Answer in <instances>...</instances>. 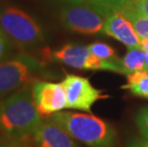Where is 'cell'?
Listing matches in <instances>:
<instances>
[{"label": "cell", "instance_id": "obj_21", "mask_svg": "<svg viewBox=\"0 0 148 147\" xmlns=\"http://www.w3.org/2000/svg\"><path fill=\"white\" fill-rule=\"evenodd\" d=\"M140 46H141V49L143 50L148 57V39L140 38Z\"/></svg>", "mask_w": 148, "mask_h": 147}, {"label": "cell", "instance_id": "obj_8", "mask_svg": "<svg viewBox=\"0 0 148 147\" xmlns=\"http://www.w3.org/2000/svg\"><path fill=\"white\" fill-rule=\"evenodd\" d=\"M32 94L42 118L51 117L66 108V93L61 83L36 80L32 83Z\"/></svg>", "mask_w": 148, "mask_h": 147}, {"label": "cell", "instance_id": "obj_5", "mask_svg": "<svg viewBox=\"0 0 148 147\" xmlns=\"http://www.w3.org/2000/svg\"><path fill=\"white\" fill-rule=\"evenodd\" d=\"M56 61L79 70H104L125 75L121 59L113 58L103 60L93 55L88 47L69 43L53 52Z\"/></svg>", "mask_w": 148, "mask_h": 147}, {"label": "cell", "instance_id": "obj_2", "mask_svg": "<svg viewBox=\"0 0 148 147\" xmlns=\"http://www.w3.org/2000/svg\"><path fill=\"white\" fill-rule=\"evenodd\" d=\"M49 118L72 139L89 147H115L116 132L111 124L89 114L58 112Z\"/></svg>", "mask_w": 148, "mask_h": 147}, {"label": "cell", "instance_id": "obj_18", "mask_svg": "<svg viewBox=\"0 0 148 147\" xmlns=\"http://www.w3.org/2000/svg\"><path fill=\"white\" fill-rule=\"evenodd\" d=\"M0 147H31L26 140L12 139L5 136L0 137Z\"/></svg>", "mask_w": 148, "mask_h": 147}, {"label": "cell", "instance_id": "obj_11", "mask_svg": "<svg viewBox=\"0 0 148 147\" xmlns=\"http://www.w3.org/2000/svg\"><path fill=\"white\" fill-rule=\"evenodd\" d=\"M125 75L148 71V57L141 48H127V53L121 59Z\"/></svg>", "mask_w": 148, "mask_h": 147}, {"label": "cell", "instance_id": "obj_6", "mask_svg": "<svg viewBox=\"0 0 148 147\" xmlns=\"http://www.w3.org/2000/svg\"><path fill=\"white\" fill-rule=\"evenodd\" d=\"M107 16L106 14L91 4L71 5L60 12L62 24L72 32L82 34H97L103 32Z\"/></svg>", "mask_w": 148, "mask_h": 147}, {"label": "cell", "instance_id": "obj_3", "mask_svg": "<svg viewBox=\"0 0 148 147\" xmlns=\"http://www.w3.org/2000/svg\"><path fill=\"white\" fill-rule=\"evenodd\" d=\"M0 27L12 43L34 48L44 42L41 27L26 12L14 6H0Z\"/></svg>", "mask_w": 148, "mask_h": 147}, {"label": "cell", "instance_id": "obj_23", "mask_svg": "<svg viewBox=\"0 0 148 147\" xmlns=\"http://www.w3.org/2000/svg\"><path fill=\"white\" fill-rule=\"evenodd\" d=\"M60 1L72 3V4H80V3H82L84 0H60Z\"/></svg>", "mask_w": 148, "mask_h": 147}, {"label": "cell", "instance_id": "obj_13", "mask_svg": "<svg viewBox=\"0 0 148 147\" xmlns=\"http://www.w3.org/2000/svg\"><path fill=\"white\" fill-rule=\"evenodd\" d=\"M121 88L129 90L135 96L148 98V71L135 72L127 75V83L121 86Z\"/></svg>", "mask_w": 148, "mask_h": 147}, {"label": "cell", "instance_id": "obj_15", "mask_svg": "<svg viewBox=\"0 0 148 147\" xmlns=\"http://www.w3.org/2000/svg\"><path fill=\"white\" fill-rule=\"evenodd\" d=\"M135 122L140 135L148 137V107H143L135 116Z\"/></svg>", "mask_w": 148, "mask_h": 147}, {"label": "cell", "instance_id": "obj_7", "mask_svg": "<svg viewBox=\"0 0 148 147\" xmlns=\"http://www.w3.org/2000/svg\"><path fill=\"white\" fill-rule=\"evenodd\" d=\"M66 93V108L90 113L93 104L104 98L101 91L95 88L86 77L67 75L62 80Z\"/></svg>", "mask_w": 148, "mask_h": 147}, {"label": "cell", "instance_id": "obj_1", "mask_svg": "<svg viewBox=\"0 0 148 147\" xmlns=\"http://www.w3.org/2000/svg\"><path fill=\"white\" fill-rule=\"evenodd\" d=\"M43 121L34 104L32 86L15 91L2 101L0 108V134L27 140Z\"/></svg>", "mask_w": 148, "mask_h": 147}, {"label": "cell", "instance_id": "obj_20", "mask_svg": "<svg viewBox=\"0 0 148 147\" xmlns=\"http://www.w3.org/2000/svg\"><path fill=\"white\" fill-rule=\"evenodd\" d=\"M127 147H148V137L144 136L134 137L128 142Z\"/></svg>", "mask_w": 148, "mask_h": 147}, {"label": "cell", "instance_id": "obj_10", "mask_svg": "<svg viewBox=\"0 0 148 147\" xmlns=\"http://www.w3.org/2000/svg\"><path fill=\"white\" fill-rule=\"evenodd\" d=\"M103 33L123 43L127 48H141L140 36L121 11L113 12L107 16Z\"/></svg>", "mask_w": 148, "mask_h": 147}, {"label": "cell", "instance_id": "obj_4", "mask_svg": "<svg viewBox=\"0 0 148 147\" xmlns=\"http://www.w3.org/2000/svg\"><path fill=\"white\" fill-rule=\"evenodd\" d=\"M42 64L28 54L9 57L0 62V98L34 83Z\"/></svg>", "mask_w": 148, "mask_h": 147}, {"label": "cell", "instance_id": "obj_14", "mask_svg": "<svg viewBox=\"0 0 148 147\" xmlns=\"http://www.w3.org/2000/svg\"><path fill=\"white\" fill-rule=\"evenodd\" d=\"M93 55L103 60L115 58V51L111 46L103 42H95L87 46Z\"/></svg>", "mask_w": 148, "mask_h": 147}, {"label": "cell", "instance_id": "obj_9", "mask_svg": "<svg viewBox=\"0 0 148 147\" xmlns=\"http://www.w3.org/2000/svg\"><path fill=\"white\" fill-rule=\"evenodd\" d=\"M30 139L33 147H79L74 139L50 118L43 120Z\"/></svg>", "mask_w": 148, "mask_h": 147}, {"label": "cell", "instance_id": "obj_24", "mask_svg": "<svg viewBox=\"0 0 148 147\" xmlns=\"http://www.w3.org/2000/svg\"><path fill=\"white\" fill-rule=\"evenodd\" d=\"M1 103H2V101H1V98H0V108H1Z\"/></svg>", "mask_w": 148, "mask_h": 147}, {"label": "cell", "instance_id": "obj_16", "mask_svg": "<svg viewBox=\"0 0 148 147\" xmlns=\"http://www.w3.org/2000/svg\"><path fill=\"white\" fill-rule=\"evenodd\" d=\"M87 2L107 15L112 14L113 12L119 11L116 0H87Z\"/></svg>", "mask_w": 148, "mask_h": 147}, {"label": "cell", "instance_id": "obj_12", "mask_svg": "<svg viewBox=\"0 0 148 147\" xmlns=\"http://www.w3.org/2000/svg\"><path fill=\"white\" fill-rule=\"evenodd\" d=\"M119 11L131 22L140 38L148 39V16L131 5H124Z\"/></svg>", "mask_w": 148, "mask_h": 147}, {"label": "cell", "instance_id": "obj_19", "mask_svg": "<svg viewBox=\"0 0 148 147\" xmlns=\"http://www.w3.org/2000/svg\"><path fill=\"white\" fill-rule=\"evenodd\" d=\"M124 5H131L148 16V0H129ZM123 5V6H124ZM122 6V7H123Z\"/></svg>", "mask_w": 148, "mask_h": 147}, {"label": "cell", "instance_id": "obj_22", "mask_svg": "<svg viewBox=\"0 0 148 147\" xmlns=\"http://www.w3.org/2000/svg\"><path fill=\"white\" fill-rule=\"evenodd\" d=\"M128 1L129 0H116V6H118L119 11L121 10V9L122 8V6H123L124 4H126Z\"/></svg>", "mask_w": 148, "mask_h": 147}, {"label": "cell", "instance_id": "obj_17", "mask_svg": "<svg viewBox=\"0 0 148 147\" xmlns=\"http://www.w3.org/2000/svg\"><path fill=\"white\" fill-rule=\"evenodd\" d=\"M12 43L11 40L8 38V36L0 27V62L10 57L12 50Z\"/></svg>", "mask_w": 148, "mask_h": 147}]
</instances>
